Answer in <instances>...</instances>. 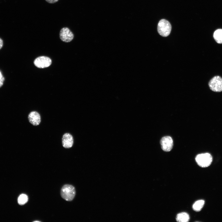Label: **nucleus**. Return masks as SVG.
I'll return each instance as SVG.
<instances>
[{"label": "nucleus", "instance_id": "f257e3e1", "mask_svg": "<svg viewBox=\"0 0 222 222\" xmlns=\"http://www.w3.org/2000/svg\"><path fill=\"white\" fill-rule=\"evenodd\" d=\"M75 194V188L72 185H65L61 189V196L63 199L66 201L72 200L74 198Z\"/></svg>", "mask_w": 222, "mask_h": 222}, {"label": "nucleus", "instance_id": "f03ea898", "mask_svg": "<svg viewBox=\"0 0 222 222\" xmlns=\"http://www.w3.org/2000/svg\"><path fill=\"white\" fill-rule=\"evenodd\" d=\"M195 160L199 166L202 167H206L211 164L212 157L210 154L206 153L198 154Z\"/></svg>", "mask_w": 222, "mask_h": 222}, {"label": "nucleus", "instance_id": "7ed1b4c3", "mask_svg": "<svg viewBox=\"0 0 222 222\" xmlns=\"http://www.w3.org/2000/svg\"><path fill=\"white\" fill-rule=\"evenodd\" d=\"M171 26L170 22L165 19H162L159 21L157 27L158 33L163 37L168 36L171 32Z\"/></svg>", "mask_w": 222, "mask_h": 222}, {"label": "nucleus", "instance_id": "20e7f679", "mask_svg": "<svg viewBox=\"0 0 222 222\" xmlns=\"http://www.w3.org/2000/svg\"><path fill=\"white\" fill-rule=\"evenodd\" d=\"M208 85L210 89L213 91H222V78L219 76H215L210 80Z\"/></svg>", "mask_w": 222, "mask_h": 222}, {"label": "nucleus", "instance_id": "39448f33", "mask_svg": "<svg viewBox=\"0 0 222 222\" xmlns=\"http://www.w3.org/2000/svg\"><path fill=\"white\" fill-rule=\"evenodd\" d=\"M51 64V60L49 57L41 56L36 58L34 61L35 65L39 68H44L50 66Z\"/></svg>", "mask_w": 222, "mask_h": 222}, {"label": "nucleus", "instance_id": "423d86ee", "mask_svg": "<svg viewBox=\"0 0 222 222\" xmlns=\"http://www.w3.org/2000/svg\"><path fill=\"white\" fill-rule=\"evenodd\" d=\"M60 38L62 41L65 42L71 41L73 39L74 35L72 32L68 27H63L61 29L60 33Z\"/></svg>", "mask_w": 222, "mask_h": 222}, {"label": "nucleus", "instance_id": "0eeeda50", "mask_svg": "<svg viewBox=\"0 0 222 222\" xmlns=\"http://www.w3.org/2000/svg\"><path fill=\"white\" fill-rule=\"evenodd\" d=\"M160 143L162 149L165 151H170L172 148L173 141L172 138L169 136L162 137L160 140Z\"/></svg>", "mask_w": 222, "mask_h": 222}, {"label": "nucleus", "instance_id": "6e6552de", "mask_svg": "<svg viewBox=\"0 0 222 222\" xmlns=\"http://www.w3.org/2000/svg\"><path fill=\"white\" fill-rule=\"evenodd\" d=\"M28 118L30 123L34 126L39 125L41 121L40 115L36 111L31 112L28 114Z\"/></svg>", "mask_w": 222, "mask_h": 222}, {"label": "nucleus", "instance_id": "1a4fd4ad", "mask_svg": "<svg viewBox=\"0 0 222 222\" xmlns=\"http://www.w3.org/2000/svg\"><path fill=\"white\" fill-rule=\"evenodd\" d=\"M62 146L65 148H71L74 142L73 138L72 135L69 133H66L63 134L62 138Z\"/></svg>", "mask_w": 222, "mask_h": 222}, {"label": "nucleus", "instance_id": "9d476101", "mask_svg": "<svg viewBox=\"0 0 222 222\" xmlns=\"http://www.w3.org/2000/svg\"><path fill=\"white\" fill-rule=\"evenodd\" d=\"M190 219L189 215L186 212H182L178 214L176 217V220L179 222H187Z\"/></svg>", "mask_w": 222, "mask_h": 222}, {"label": "nucleus", "instance_id": "9b49d317", "mask_svg": "<svg viewBox=\"0 0 222 222\" xmlns=\"http://www.w3.org/2000/svg\"><path fill=\"white\" fill-rule=\"evenodd\" d=\"M204 203L205 201L203 200L197 201L193 205L192 208L193 210L197 212H199L203 207Z\"/></svg>", "mask_w": 222, "mask_h": 222}, {"label": "nucleus", "instance_id": "f8f14e48", "mask_svg": "<svg viewBox=\"0 0 222 222\" xmlns=\"http://www.w3.org/2000/svg\"><path fill=\"white\" fill-rule=\"evenodd\" d=\"M213 37L217 43H222V29L216 30L214 33Z\"/></svg>", "mask_w": 222, "mask_h": 222}, {"label": "nucleus", "instance_id": "ddd939ff", "mask_svg": "<svg viewBox=\"0 0 222 222\" xmlns=\"http://www.w3.org/2000/svg\"><path fill=\"white\" fill-rule=\"evenodd\" d=\"M28 201V196L24 194L20 195L18 199V202L20 205H24Z\"/></svg>", "mask_w": 222, "mask_h": 222}, {"label": "nucleus", "instance_id": "4468645a", "mask_svg": "<svg viewBox=\"0 0 222 222\" xmlns=\"http://www.w3.org/2000/svg\"><path fill=\"white\" fill-rule=\"evenodd\" d=\"M47 2L49 3H54L57 2L59 0H45Z\"/></svg>", "mask_w": 222, "mask_h": 222}, {"label": "nucleus", "instance_id": "2eb2a0df", "mask_svg": "<svg viewBox=\"0 0 222 222\" xmlns=\"http://www.w3.org/2000/svg\"><path fill=\"white\" fill-rule=\"evenodd\" d=\"M4 80L5 78L3 76L0 79V88L2 86Z\"/></svg>", "mask_w": 222, "mask_h": 222}, {"label": "nucleus", "instance_id": "dca6fc26", "mask_svg": "<svg viewBox=\"0 0 222 222\" xmlns=\"http://www.w3.org/2000/svg\"><path fill=\"white\" fill-rule=\"evenodd\" d=\"M3 45V41L0 38V49L2 47Z\"/></svg>", "mask_w": 222, "mask_h": 222}, {"label": "nucleus", "instance_id": "f3484780", "mask_svg": "<svg viewBox=\"0 0 222 222\" xmlns=\"http://www.w3.org/2000/svg\"><path fill=\"white\" fill-rule=\"evenodd\" d=\"M3 76L2 75V73L0 71V79Z\"/></svg>", "mask_w": 222, "mask_h": 222}]
</instances>
